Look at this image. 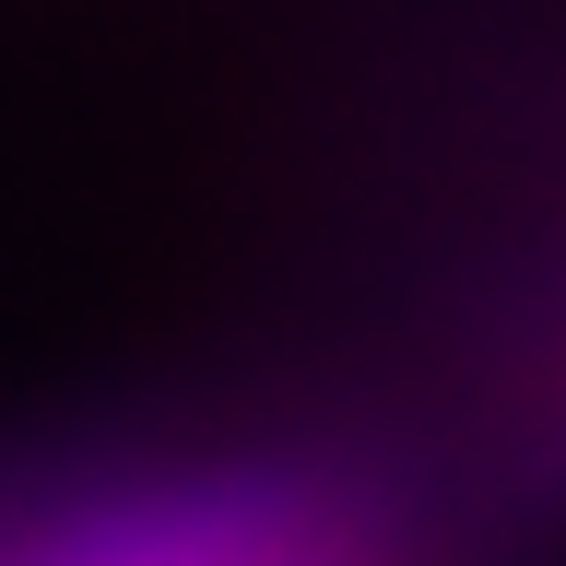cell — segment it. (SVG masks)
<instances>
[{
	"mask_svg": "<svg viewBox=\"0 0 566 566\" xmlns=\"http://www.w3.org/2000/svg\"><path fill=\"white\" fill-rule=\"evenodd\" d=\"M24 566H343V543L260 484H201V495H130L35 543Z\"/></svg>",
	"mask_w": 566,
	"mask_h": 566,
	"instance_id": "6da1fadb",
	"label": "cell"
}]
</instances>
